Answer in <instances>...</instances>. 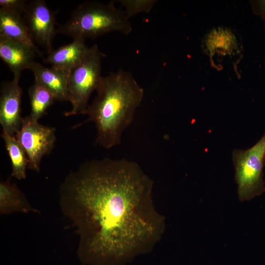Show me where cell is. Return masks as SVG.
I'll return each instance as SVG.
<instances>
[{"instance_id":"e0dca14e","label":"cell","mask_w":265,"mask_h":265,"mask_svg":"<svg viewBox=\"0 0 265 265\" xmlns=\"http://www.w3.org/2000/svg\"><path fill=\"white\" fill-rule=\"evenodd\" d=\"M118 1L124 7V12L129 19L139 13L149 12L157 2L155 0H121Z\"/></svg>"},{"instance_id":"4fadbf2b","label":"cell","mask_w":265,"mask_h":265,"mask_svg":"<svg viewBox=\"0 0 265 265\" xmlns=\"http://www.w3.org/2000/svg\"><path fill=\"white\" fill-rule=\"evenodd\" d=\"M0 35L26 45L41 56L30 36L23 15L0 9Z\"/></svg>"},{"instance_id":"2e32d148","label":"cell","mask_w":265,"mask_h":265,"mask_svg":"<svg viewBox=\"0 0 265 265\" xmlns=\"http://www.w3.org/2000/svg\"><path fill=\"white\" fill-rule=\"evenodd\" d=\"M30 113L33 119L38 121L55 101L53 95L40 84L34 82L28 89Z\"/></svg>"},{"instance_id":"5bb4252c","label":"cell","mask_w":265,"mask_h":265,"mask_svg":"<svg viewBox=\"0 0 265 265\" xmlns=\"http://www.w3.org/2000/svg\"><path fill=\"white\" fill-rule=\"evenodd\" d=\"M38 212L29 203L25 195L10 179L2 180L0 183V212L7 214L13 212Z\"/></svg>"},{"instance_id":"8fae6325","label":"cell","mask_w":265,"mask_h":265,"mask_svg":"<svg viewBox=\"0 0 265 265\" xmlns=\"http://www.w3.org/2000/svg\"><path fill=\"white\" fill-rule=\"evenodd\" d=\"M88 47L82 38L73 39L69 44L53 50L44 60L45 62L69 75L85 55Z\"/></svg>"},{"instance_id":"6da1fadb","label":"cell","mask_w":265,"mask_h":265,"mask_svg":"<svg viewBox=\"0 0 265 265\" xmlns=\"http://www.w3.org/2000/svg\"><path fill=\"white\" fill-rule=\"evenodd\" d=\"M153 186L138 163L125 159H92L67 175L60 204L76 228L83 263L118 265L152 249L165 229Z\"/></svg>"},{"instance_id":"277c9868","label":"cell","mask_w":265,"mask_h":265,"mask_svg":"<svg viewBox=\"0 0 265 265\" xmlns=\"http://www.w3.org/2000/svg\"><path fill=\"white\" fill-rule=\"evenodd\" d=\"M105 55L94 45L81 61L70 72L68 77V97L72 107L65 116L85 114L92 93L100 84L102 62Z\"/></svg>"},{"instance_id":"7c38bea8","label":"cell","mask_w":265,"mask_h":265,"mask_svg":"<svg viewBox=\"0 0 265 265\" xmlns=\"http://www.w3.org/2000/svg\"><path fill=\"white\" fill-rule=\"evenodd\" d=\"M35 82L46 88L54 97L55 101H68V75L54 68H48L35 61L30 69Z\"/></svg>"},{"instance_id":"ac0fdd59","label":"cell","mask_w":265,"mask_h":265,"mask_svg":"<svg viewBox=\"0 0 265 265\" xmlns=\"http://www.w3.org/2000/svg\"><path fill=\"white\" fill-rule=\"evenodd\" d=\"M28 2L25 0H0V9L14 12L23 16Z\"/></svg>"},{"instance_id":"9c48e42d","label":"cell","mask_w":265,"mask_h":265,"mask_svg":"<svg viewBox=\"0 0 265 265\" xmlns=\"http://www.w3.org/2000/svg\"><path fill=\"white\" fill-rule=\"evenodd\" d=\"M19 78L3 82L0 95V124L3 132L15 135L19 130L21 116L22 90Z\"/></svg>"},{"instance_id":"30bf717a","label":"cell","mask_w":265,"mask_h":265,"mask_svg":"<svg viewBox=\"0 0 265 265\" xmlns=\"http://www.w3.org/2000/svg\"><path fill=\"white\" fill-rule=\"evenodd\" d=\"M37 53L21 42L0 35V57L7 64L14 78H20L25 69H30Z\"/></svg>"},{"instance_id":"7a4b0ae2","label":"cell","mask_w":265,"mask_h":265,"mask_svg":"<svg viewBox=\"0 0 265 265\" xmlns=\"http://www.w3.org/2000/svg\"><path fill=\"white\" fill-rule=\"evenodd\" d=\"M96 91L85 113L87 118L84 123L94 124L96 143L110 149L121 143L142 102L144 89L131 73L120 69L102 77Z\"/></svg>"},{"instance_id":"3957f363","label":"cell","mask_w":265,"mask_h":265,"mask_svg":"<svg viewBox=\"0 0 265 265\" xmlns=\"http://www.w3.org/2000/svg\"><path fill=\"white\" fill-rule=\"evenodd\" d=\"M132 25L124 11L117 8L113 1L104 4L85 1L73 12L70 19L58 26L57 32L73 39L93 38L111 32L128 35Z\"/></svg>"},{"instance_id":"d6986e66","label":"cell","mask_w":265,"mask_h":265,"mask_svg":"<svg viewBox=\"0 0 265 265\" xmlns=\"http://www.w3.org/2000/svg\"><path fill=\"white\" fill-rule=\"evenodd\" d=\"M250 3L254 14L260 16L265 24V0H250Z\"/></svg>"},{"instance_id":"8992f818","label":"cell","mask_w":265,"mask_h":265,"mask_svg":"<svg viewBox=\"0 0 265 265\" xmlns=\"http://www.w3.org/2000/svg\"><path fill=\"white\" fill-rule=\"evenodd\" d=\"M15 136L27 155L28 168L39 172L43 158L54 147L55 128L43 125L28 115L23 118Z\"/></svg>"},{"instance_id":"ba28073f","label":"cell","mask_w":265,"mask_h":265,"mask_svg":"<svg viewBox=\"0 0 265 265\" xmlns=\"http://www.w3.org/2000/svg\"><path fill=\"white\" fill-rule=\"evenodd\" d=\"M23 18L33 41L44 47L48 53L57 33L55 13L43 0L28 2Z\"/></svg>"},{"instance_id":"52a82bcc","label":"cell","mask_w":265,"mask_h":265,"mask_svg":"<svg viewBox=\"0 0 265 265\" xmlns=\"http://www.w3.org/2000/svg\"><path fill=\"white\" fill-rule=\"evenodd\" d=\"M202 47L212 67L219 70V62L228 58L238 74L237 66L242 57L243 46L233 30L225 27L212 29L203 37Z\"/></svg>"},{"instance_id":"5b68a950","label":"cell","mask_w":265,"mask_h":265,"mask_svg":"<svg viewBox=\"0 0 265 265\" xmlns=\"http://www.w3.org/2000/svg\"><path fill=\"white\" fill-rule=\"evenodd\" d=\"M235 178L240 201L252 199L265 191L263 170L265 165V132L253 146L232 152Z\"/></svg>"},{"instance_id":"9a60e30c","label":"cell","mask_w":265,"mask_h":265,"mask_svg":"<svg viewBox=\"0 0 265 265\" xmlns=\"http://www.w3.org/2000/svg\"><path fill=\"white\" fill-rule=\"evenodd\" d=\"M12 165V176L18 180L26 178L28 167L27 155L15 135L2 132L1 134Z\"/></svg>"}]
</instances>
